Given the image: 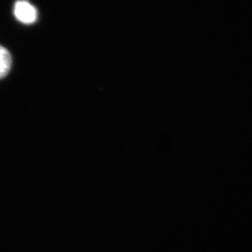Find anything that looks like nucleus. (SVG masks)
Returning a JSON list of instances; mask_svg holds the SVG:
<instances>
[{
    "mask_svg": "<svg viewBox=\"0 0 252 252\" xmlns=\"http://www.w3.org/2000/svg\"><path fill=\"white\" fill-rule=\"evenodd\" d=\"M13 12L19 22L25 25L34 24L37 19V10L27 0H18L14 4Z\"/></svg>",
    "mask_w": 252,
    "mask_h": 252,
    "instance_id": "nucleus-1",
    "label": "nucleus"
},
{
    "mask_svg": "<svg viewBox=\"0 0 252 252\" xmlns=\"http://www.w3.org/2000/svg\"><path fill=\"white\" fill-rule=\"evenodd\" d=\"M11 64V54H9V51L5 47L0 45V79L5 78L9 74Z\"/></svg>",
    "mask_w": 252,
    "mask_h": 252,
    "instance_id": "nucleus-2",
    "label": "nucleus"
}]
</instances>
